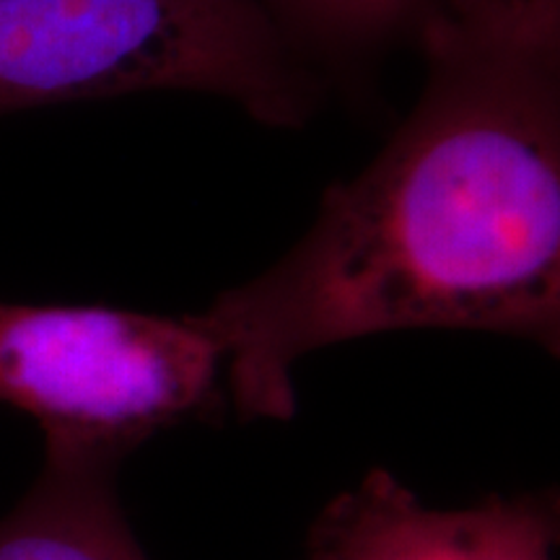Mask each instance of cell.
I'll use <instances>...</instances> for the list:
<instances>
[{
	"label": "cell",
	"mask_w": 560,
	"mask_h": 560,
	"mask_svg": "<svg viewBox=\"0 0 560 560\" xmlns=\"http://www.w3.org/2000/svg\"><path fill=\"white\" fill-rule=\"evenodd\" d=\"M425 86L301 240L192 314L242 420L296 412L304 355L397 330H475L560 359V62L420 21Z\"/></svg>",
	"instance_id": "cell-1"
},
{
	"label": "cell",
	"mask_w": 560,
	"mask_h": 560,
	"mask_svg": "<svg viewBox=\"0 0 560 560\" xmlns=\"http://www.w3.org/2000/svg\"><path fill=\"white\" fill-rule=\"evenodd\" d=\"M202 91L299 128L322 83L260 0H0V115Z\"/></svg>",
	"instance_id": "cell-2"
},
{
	"label": "cell",
	"mask_w": 560,
	"mask_h": 560,
	"mask_svg": "<svg viewBox=\"0 0 560 560\" xmlns=\"http://www.w3.org/2000/svg\"><path fill=\"white\" fill-rule=\"evenodd\" d=\"M223 353L192 314L0 301V402L45 457L120 467L159 431L221 410Z\"/></svg>",
	"instance_id": "cell-3"
},
{
	"label": "cell",
	"mask_w": 560,
	"mask_h": 560,
	"mask_svg": "<svg viewBox=\"0 0 560 560\" xmlns=\"http://www.w3.org/2000/svg\"><path fill=\"white\" fill-rule=\"evenodd\" d=\"M560 488L429 509L387 470L332 499L306 537V560H556Z\"/></svg>",
	"instance_id": "cell-4"
},
{
	"label": "cell",
	"mask_w": 560,
	"mask_h": 560,
	"mask_svg": "<svg viewBox=\"0 0 560 560\" xmlns=\"http://www.w3.org/2000/svg\"><path fill=\"white\" fill-rule=\"evenodd\" d=\"M115 475L117 467L45 457L24 499L0 516V560H149Z\"/></svg>",
	"instance_id": "cell-5"
},
{
	"label": "cell",
	"mask_w": 560,
	"mask_h": 560,
	"mask_svg": "<svg viewBox=\"0 0 560 560\" xmlns=\"http://www.w3.org/2000/svg\"><path fill=\"white\" fill-rule=\"evenodd\" d=\"M301 58L353 62L418 32L433 0H260Z\"/></svg>",
	"instance_id": "cell-6"
},
{
	"label": "cell",
	"mask_w": 560,
	"mask_h": 560,
	"mask_svg": "<svg viewBox=\"0 0 560 560\" xmlns=\"http://www.w3.org/2000/svg\"><path fill=\"white\" fill-rule=\"evenodd\" d=\"M433 5L488 37L560 62V0H433Z\"/></svg>",
	"instance_id": "cell-7"
}]
</instances>
